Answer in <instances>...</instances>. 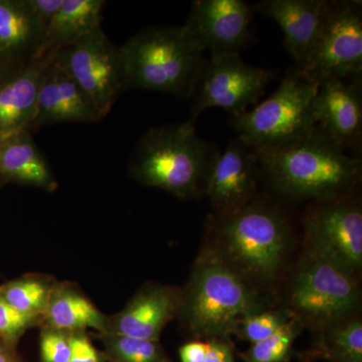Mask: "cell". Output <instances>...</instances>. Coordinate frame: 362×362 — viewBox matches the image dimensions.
<instances>
[{"label":"cell","instance_id":"cell-1","mask_svg":"<svg viewBox=\"0 0 362 362\" xmlns=\"http://www.w3.org/2000/svg\"><path fill=\"white\" fill-rule=\"evenodd\" d=\"M259 153L264 175L292 199L346 197L361 180V158L350 156L318 126L288 146Z\"/></svg>","mask_w":362,"mask_h":362},{"label":"cell","instance_id":"cell-2","mask_svg":"<svg viewBox=\"0 0 362 362\" xmlns=\"http://www.w3.org/2000/svg\"><path fill=\"white\" fill-rule=\"evenodd\" d=\"M218 147L197 134L194 122L153 127L140 138L131 154L130 173L143 185L192 199L206 192L220 154Z\"/></svg>","mask_w":362,"mask_h":362},{"label":"cell","instance_id":"cell-3","mask_svg":"<svg viewBox=\"0 0 362 362\" xmlns=\"http://www.w3.org/2000/svg\"><path fill=\"white\" fill-rule=\"evenodd\" d=\"M127 89L152 90L176 97L194 94L206 59L185 26H152L120 47Z\"/></svg>","mask_w":362,"mask_h":362},{"label":"cell","instance_id":"cell-4","mask_svg":"<svg viewBox=\"0 0 362 362\" xmlns=\"http://www.w3.org/2000/svg\"><path fill=\"white\" fill-rule=\"evenodd\" d=\"M259 295L238 272L218 256H206L197 265L185 298L190 328L201 337L232 334L242 319L262 312Z\"/></svg>","mask_w":362,"mask_h":362},{"label":"cell","instance_id":"cell-5","mask_svg":"<svg viewBox=\"0 0 362 362\" xmlns=\"http://www.w3.org/2000/svg\"><path fill=\"white\" fill-rule=\"evenodd\" d=\"M223 261L240 275L258 279L275 275L284 258L287 246V221L273 207L252 204L218 214L213 221Z\"/></svg>","mask_w":362,"mask_h":362},{"label":"cell","instance_id":"cell-6","mask_svg":"<svg viewBox=\"0 0 362 362\" xmlns=\"http://www.w3.org/2000/svg\"><path fill=\"white\" fill-rule=\"evenodd\" d=\"M317 90L318 83L295 68L269 99L252 111L233 117V129L258 152L288 146L316 127L313 106Z\"/></svg>","mask_w":362,"mask_h":362},{"label":"cell","instance_id":"cell-7","mask_svg":"<svg viewBox=\"0 0 362 362\" xmlns=\"http://www.w3.org/2000/svg\"><path fill=\"white\" fill-rule=\"evenodd\" d=\"M54 59L103 118L127 90L120 47L109 40L101 25L59 49Z\"/></svg>","mask_w":362,"mask_h":362},{"label":"cell","instance_id":"cell-8","mask_svg":"<svg viewBox=\"0 0 362 362\" xmlns=\"http://www.w3.org/2000/svg\"><path fill=\"white\" fill-rule=\"evenodd\" d=\"M298 70L317 83L329 77L361 78V1L326 0L315 47L306 65Z\"/></svg>","mask_w":362,"mask_h":362},{"label":"cell","instance_id":"cell-9","mask_svg":"<svg viewBox=\"0 0 362 362\" xmlns=\"http://www.w3.org/2000/svg\"><path fill=\"white\" fill-rule=\"evenodd\" d=\"M273 77L271 71L245 63L240 52L211 54L195 85L190 120L194 122L211 108L223 109L233 117L245 113L263 96Z\"/></svg>","mask_w":362,"mask_h":362},{"label":"cell","instance_id":"cell-10","mask_svg":"<svg viewBox=\"0 0 362 362\" xmlns=\"http://www.w3.org/2000/svg\"><path fill=\"white\" fill-rule=\"evenodd\" d=\"M357 298L351 274L311 252L298 270L290 303L300 319L330 324L354 310Z\"/></svg>","mask_w":362,"mask_h":362},{"label":"cell","instance_id":"cell-11","mask_svg":"<svg viewBox=\"0 0 362 362\" xmlns=\"http://www.w3.org/2000/svg\"><path fill=\"white\" fill-rule=\"evenodd\" d=\"M344 197L321 201L305 225L312 252L352 274L362 265V211Z\"/></svg>","mask_w":362,"mask_h":362},{"label":"cell","instance_id":"cell-12","mask_svg":"<svg viewBox=\"0 0 362 362\" xmlns=\"http://www.w3.org/2000/svg\"><path fill=\"white\" fill-rule=\"evenodd\" d=\"M261 175L259 152L237 136L214 161L204 194L218 214L232 213L251 202Z\"/></svg>","mask_w":362,"mask_h":362},{"label":"cell","instance_id":"cell-13","mask_svg":"<svg viewBox=\"0 0 362 362\" xmlns=\"http://www.w3.org/2000/svg\"><path fill=\"white\" fill-rule=\"evenodd\" d=\"M313 112L316 126L333 141L345 150L361 148V78L329 77L319 81Z\"/></svg>","mask_w":362,"mask_h":362},{"label":"cell","instance_id":"cell-14","mask_svg":"<svg viewBox=\"0 0 362 362\" xmlns=\"http://www.w3.org/2000/svg\"><path fill=\"white\" fill-rule=\"evenodd\" d=\"M252 13L243 0H197L183 26L211 54L240 52L251 35Z\"/></svg>","mask_w":362,"mask_h":362},{"label":"cell","instance_id":"cell-15","mask_svg":"<svg viewBox=\"0 0 362 362\" xmlns=\"http://www.w3.org/2000/svg\"><path fill=\"white\" fill-rule=\"evenodd\" d=\"M101 119V114L52 56L42 71L30 129L56 123L96 122Z\"/></svg>","mask_w":362,"mask_h":362},{"label":"cell","instance_id":"cell-16","mask_svg":"<svg viewBox=\"0 0 362 362\" xmlns=\"http://www.w3.org/2000/svg\"><path fill=\"white\" fill-rule=\"evenodd\" d=\"M326 0H263L256 9L275 21L284 33L286 49L296 63L306 65L322 25Z\"/></svg>","mask_w":362,"mask_h":362},{"label":"cell","instance_id":"cell-17","mask_svg":"<svg viewBox=\"0 0 362 362\" xmlns=\"http://www.w3.org/2000/svg\"><path fill=\"white\" fill-rule=\"evenodd\" d=\"M52 56L28 59L0 85V135L30 129L42 71Z\"/></svg>","mask_w":362,"mask_h":362},{"label":"cell","instance_id":"cell-18","mask_svg":"<svg viewBox=\"0 0 362 362\" xmlns=\"http://www.w3.org/2000/svg\"><path fill=\"white\" fill-rule=\"evenodd\" d=\"M180 297L168 288H152L141 293L118 316L112 334L157 341L161 331L175 316Z\"/></svg>","mask_w":362,"mask_h":362},{"label":"cell","instance_id":"cell-19","mask_svg":"<svg viewBox=\"0 0 362 362\" xmlns=\"http://www.w3.org/2000/svg\"><path fill=\"white\" fill-rule=\"evenodd\" d=\"M105 4L104 0H63L33 58L52 56L101 25Z\"/></svg>","mask_w":362,"mask_h":362},{"label":"cell","instance_id":"cell-20","mask_svg":"<svg viewBox=\"0 0 362 362\" xmlns=\"http://www.w3.org/2000/svg\"><path fill=\"white\" fill-rule=\"evenodd\" d=\"M0 175L7 180L45 189H52L56 185L30 130L6 136L0 143Z\"/></svg>","mask_w":362,"mask_h":362},{"label":"cell","instance_id":"cell-21","mask_svg":"<svg viewBox=\"0 0 362 362\" xmlns=\"http://www.w3.org/2000/svg\"><path fill=\"white\" fill-rule=\"evenodd\" d=\"M40 42L23 0H0V58L13 63L23 57L32 59Z\"/></svg>","mask_w":362,"mask_h":362},{"label":"cell","instance_id":"cell-22","mask_svg":"<svg viewBox=\"0 0 362 362\" xmlns=\"http://www.w3.org/2000/svg\"><path fill=\"white\" fill-rule=\"evenodd\" d=\"M47 318L57 330H77L104 327V317L89 300L71 291L57 293L49 297Z\"/></svg>","mask_w":362,"mask_h":362},{"label":"cell","instance_id":"cell-23","mask_svg":"<svg viewBox=\"0 0 362 362\" xmlns=\"http://www.w3.org/2000/svg\"><path fill=\"white\" fill-rule=\"evenodd\" d=\"M0 296L14 309L33 319L45 312L51 295L47 286L40 281L23 280L6 286Z\"/></svg>","mask_w":362,"mask_h":362},{"label":"cell","instance_id":"cell-24","mask_svg":"<svg viewBox=\"0 0 362 362\" xmlns=\"http://www.w3.org/2000/svg\"><path fill=\"white\" fill-rule=\"evenodd\" d=\"M324 349L338 362H362L361 321H351L331 330L324 341Z\"/></svg>","mask_w":362,"mask_h":362},{"label":"cell","instance_id":"cell-25","mask_svg":"<svg viewBox=\"0 0 362 362\" xmlns=\"http://www.w3.org/2000/svg\"><path fill=\"white\" fill-rule=\"evenodd\" d=\"M299 327V320L291 319L271 337L255 343L245 354L247 362H282L289 354Z\"/></svg>","mask_w":362,"mask_h":362},{"label":"cell","instance_id":"cell-26","mask_svg":"<svg viewBox=\"0 0 362 362\" xmlns=\"http://www.w3.org/2000/svg\"><path fill=\"white\" fill-rule=\"evenodd\" d=\"M106 343L115 362L168 361L160 345L153 340L112 334Z\"/></svg>","mask_w":362,"mask_h":362},{"label":"cell","instance_id":"cell-27","mask_svg":"<svg viewBox=\"0 0 362 362\" xmlns=\"http://www.w3.org/2000/svg\"><path fill=\"white\" fill-rule=\"evenodd\" d=\"M289 316L284 312H259L242 319L233 333L255 344L266 339L287 322Z\"/></svg>","mask_w":362,"mask_h":362},{"label":"cell","instance_id":"cell-28","mask_svg":"<svg viewBox=\"0 0 362 362\" xmlns=\"http://www.w3.org/2000/svg\"><path fill=\"white\" fill-rule=\"evenodd\" d=\"M23 2L42 40L63 0H23Z\"/></svg>","mask_w":362,"mask_h":362},{"label":"cell","instance_id":"cell-29","mask_svg":"<svg viewBox=\"0 0 362 362\" xmlns=\"http://www.w3.org/2000/svg\"><path fill=\"white\" fill-rule=\"evenodd\" d=\"M40 351L44 362H69L71 340L59 332L45 333L40 341Z\"/></svg>","mask_w":362,"mask_h":362},{"label":"cell","instance_id":"cell-30","mask_svg":"<svg viewBox=\"0 0 362 362\" xmlns=\"http://www.w3.org/2000/svg\"><path fill=\"white\" fill-rule=\"evenodd\" d=\"M32 319L14 309L0 296V335L13 338L28 327Z\"/></svg>","mask_w":362,"mask_h":362},{"label":"cell","instance_id":"cell-31","mask_svg":"<svg viewBox=\"0 0 362 362\" xmlns=\"http://www.w3.org/2000/svg\"><path fill=\"white\" fill-rule=\"evenodd\" d=\"M70 340L71 352L69 362H100L97 350L87 337L78 335Z\"/></svg>","mask_w":362,"mask_h":362},{"label":"cell","instance_id":"cell-32","mask_svg":"<svg viewBox=\"0 0 362 362\" xmlns=\"http://www.w3.org/2000/svg\"><path fill=\"white\" fill-rule=\"evenodd\" d=\"M207 343L204 362H233V350L221 338H211Z\"/></svg>","mask_w":362,"mask_h":362},{"label":"cell","instance_id":"cell-33","mask_svg":"<svg viewBox=\"0 0 362 362\" xmlns=\"http://www.w3.org/2000/svg\"><path fill=\"white\" fill-rule=\"evenodd\" d=\"M207 352V343L188 342L180 350L181 362H204Z\"/></svg>","mask_w":362,"mask_h":362},{"label":"cell","instance_id":"cell-34","mask_svg":"<svg viewBox=\"0 0 362 362\" xmlns=\"http://www.w3.org/2000/svg\"><path fill=\"white\" fill-rule=\"evenodd\" d=\"M18 68H20V66H18ZM18 68V66H14L13 62L0 58V85H1L7 78L11 77Z\"/></svg>","mask_w":362,"mask_h":362},{"label":"cell","instance_id":"cell-35","mask_svg":"<svg viewBox=\"0 0 362 362\" xmlns=\"http://www.w3.org/2000/svg\"><path fill=\"white\" fill-rule=\"evenodd\" d=\"M0 362H11V358L6 356V354H4V356L0 357Z\"/></svg>","mask_w":362,"mask_h":362},{"label":"cell","instance_id":"cell-36","mask_svg":"<svg viewBox=\"0 0 362 362\" xmlns=\"http://www.w3.org/2000/svg\"><path fill=\"white\" fill-rule=\"evenodd\" d=\"M4 354H4V351H2V350H1V349H0V357L4 356Z\"/></svg>","mask_w":362,"mask_h":362},{"label":"cell","instance_id":"cell-37","mask_svg":"<svg viewBox=\"0 0 362 362\" xmlns=\"http://www.w3.org/2000/svg\"><path fill=\"white\" fill-rule=\"evenodd\" d=\"M4 136L0 135V143H1L2 140H4Z\"/></svg>","mask_w":362,"mask_h":362}]
</instances>
